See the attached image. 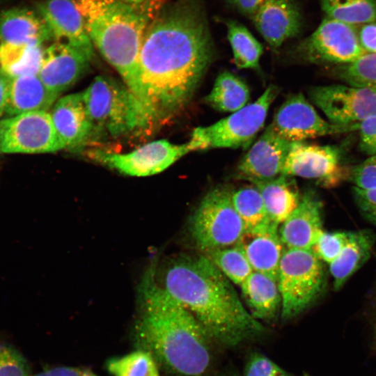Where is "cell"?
Returning <instances> with one entry per match:
<instances>
[{
  "mask_svg": "<svg viewBox=\"0 0 376 376\" xmlns=\"http://www.w3.org/2000/svg\"><path fill=\"white\" fill-rule=\"evenodd\" d=\"M288 176L280 175L269 180H251L258 189L269 219L281 224L297 206V191Z\"/></svg>",
  "mask_w": 376,
  "mask_h": 376,
  "instance_id": "obj_26",
  "label": "cell"
},
{
  "mask_svg": "<svg viewBox=\"0 0 376 376\" xmlns=\"http://www.w3.org/2000/svg\"><path fill=\"white\" fill-rule=\"evenodd\" d=\"M260 35L274 49L298 34L301 15L292 0H265L251 17Z\"/></svg>",
  "mask_w": 376,
  "mask_h": 376,
  "instance_id": "obj_19",
  "label": "cell"
},
{
  "mask_svg": "<svg viewBox=\"0 0 376 376\" xmlns=\"http://www.w3.org/2000/svg\"><path fill=\"white\" fill-rule=\"evenodd\" d=\"M214 53L199 0L162 7L147 27L139 59L141 104L148 123L168 119L187 105Z\"/></svg>",
  "mask_w": 376,
  "mask_h": 376,
  "instance_id": "obj_1",
  "label": "cell"
},
{
  "mask_svg": "<svg viewBox=\"0 0 376 376\" xmlns=\"http://www.w3.org/2000/svg\"><path fill=\"white\" fill-rule=\"evenodd\" d=\"M50 114L65 148H81L92 139V125L81 93L69 94L57 100Z\"/></svg>",
  "mask_w": 376,
  "mask_h": 376,
  "instance_id": "obj_21",
  "label": "cell"
},
{
  "mask_svg": "<svg viewBox=\"0 0 376 376\" xmlns=\"http://www.w3.org/2000/svg\"><path fill=\"white\" fill-rule=\"evenodd\" d=\"M358 123L338 125L326 121L301 93H297L285 100L269 126L278 136L292 143L357 131Z\"/></svg>",
  "mask_w": 376,
  "mask_h": 376,
  "instance_id": "obj_11",
  "label": "cell"
},
{
  "mask_svg": "<svg viewBox=\"0 0 376 376\" xmlns=\"http://www.w3.org/2000/svg\"><path fill=\"white\" fill-rule=\"evenodd\" d=\"M375 242V236L369 230L350 232L348 242L329 265L335 290H340L366 262L370 256Z\"/></svg>",
  "mask_w": 376,
  "mask_h": 376,
  "instance_id": "obj_24",
  "label": "cell"
},
{
  "mask_svg": "<svg viewBox=\"0 0 376 376\" xmlns=\"http://www.w3.org/2000/svg\"><path fill=\"white\" fill-rule=\"evenodd\" d=\"M1 43H2V42H1V38H0V47H1Z\"/></svg>",
  "mask_w": 376,
  "mask_h": 376,
  "instance_id": "obj_47",
  "label": "cell"
},
{
  "mask_svg": "<svg viewBox=\"0 0 376 376\" xmlns=\"http://www.w3.org/2000/svg\"><path fill=\"white\" fill-rule=\"evenodd\" d=\"M227 38L231 46L235 65L242 69L260 68L263 52L262 45L241 23L230 19L226 22Z\"/></svg>",
  "mask_w": 376,
  "mask_h": 376,
  "instance_id": "obj_29",
  "label": "cell"
},
{
  "mask_svg": "<svg viewBox=\"0 0 376 376\" xmlns=\"http://www.w3.org/2000/svg\"><path fill=\"white\" fill-rule=\"evenodd\" d=\"M299 52L313 63L341 65L352 63L368 53L354 26L327 17L301 43Z\"/></svg>",
  "mask_w": 376,
  "mask_h": 376,
  "instance_id": "obj_10",
  "label": "cell"
},
{
  "mask_svg": "<svg viewBox=\"0 0 376 376\" xmlns=\"http://www.w3.org/2000/svg\"><path fill=\"white\" fill-rule=\"evenodd\" d=\"M355 203L366 219L376 226V188L353 187Z\"/></svg>",
  "mask_w": 376,
  "mask_h": 376,
  "instance_id": "obj_39",
  "label": "cell"
},
{
  "mask_svg": "<svg viewBox=\"0 0 376 376\" xmlns=\"http://www.w3.org/2000/svg\"><path fill=\"white\" fill-rule=\"evenodd\" d=\"M350 232H323L312 248L316 256L330 264L340 253L349 240Z\"/></svg>",
  "mask_w": 376,
  "mask_h": 376,
  "instance_id": "obj_35",
  "label": "cell"
},
{
  "mask_svg": "<svg viewBox=\"0 0 376 376\" xmlns=\"http://www.w3.org/2000/svg\"><path fill=\"white\" fill-rule=\"evenodd\" d=\"M342 152L338 146L292 142L281 175L317 179L331 186L343 179Z\"/></svg>",
  "mask_w": 376,
  "mask_h": 376,
  "instance_id": "obj_14",
  "label": "cell"
},
{
  "mask_svg": "<svg viewBox=\"0 0 376 376\" xmlns=\"http://www.w3.org/2000/svg\"><path fill=\"white\" fill-rule=\"evenodd\" d=\"M38 10L56 42L70 45L89 60L93 58V42L72 0H46L38 4Z\"/></svg>",
  "mask_w": 376,
  "mask_h": 376,
  "instance_id": "obj_15",
  "label": "cell"
},
{
  "mask_svg": "<svg viewBox=\"0 0 376 376\" xmlns=\"http://www.w3.org/2000/svg\"><path fill=\"white\" fill-rule=\"evenodd\" d=\"M89 61L76 49L56 41L45 48L38 75L48 89L60 95L81 77Z\"/></svg>",
  "mask_w": 376,
  "mask_h": 376,
  "instance_id": "obj_18",
  "label": "cell"
},
{
  "mask_svg": "<svg viewBox=\"0 0 376 376\" xmlns=\"http://www.w3.org/2000/svg\"><path fill=\"white\" fill-rule=\"evenodd\" d=\"M278 93V88L269 85L254 102L211 125L195 128L188 141L191 150L246 149L263 127L268 109Z\"/></svg>",
  "mask_w": 376,
  "mask_h": 376,
  "instance_id": "obj_7",
  "label": "cell"
},
{
  "mask_svg": "<svg viewBox=\"0 0 376 376\" xmlns=\"http://www.w3.org/2000/svg\"><path fill=\"white\" fill-rule=\"evenodd\" d=\"M189 231L196 246L205 252L236 244L245 226L234 207L232 192L224 187L208 191L191 218Z\"/></svg>",
  "mask_w": 376,
  "mask_h": 376,
  "instance_id": "obj_8",
  "label": "cell"
},
{
  "mask_svg": "<svg viewBox=\"0 0 376 376\" xmlns=\"http://www.w3.org/2000/svg\"><path fill=\"white\" fill-rule=\"evenodd\" d=\"M113 376H159L158 364L148 352L139 350L113 357L107 363Z\"/></svg>",
  "mask_w": 376,
  "mask_h": 376,
  "instance_id": "obj_33",
  "label": "cell"
},
{
  "mask_svg": "<svg viewBox=\"0 0 376 376\" xmlns=\"http://www.w3.org/2000/svg\"><path fill=\"white\" fill-rule=\"evenodd\" d=\"M357 131L360 150L369 156L376 155V116L359 122Z\"/></svg>",
  "mask_w": 376,
  "mask_h": 376,
  "instance_id": "obj_40",
  "label": "cell"
},
{
  "mask_svg": "<svg viewBox=\"0 0 376 376\" xmlns=\"http://www.w3.org/2000/svg\"><path fill=\"white\" fill-rule=\"evenodd\" d=\"M72 1L93 45L120 74L141 104V48L149 23L165 3L159 0L140 3L121 0Z\"/></svg>",
  "mask_w": 376,
  "mask_h": 376,
  "instance_id": "obj_4",
  "label": "cell"
},
{
  "mask_svg": "<svg viewBox=\"0 0 376 376\" xmlns=\"http://www.w3.org/2000/svg\"><path fill=\"white\" fill-rule=\"evenodd\" d=\"M236 244L244 252L253 271L277 281L283 253L278 224L270 221L258 228L245 230Z\"/></svg>",
  "mask_w": 376,
  "mask_h": 376,
  "instance_id": "obj_20",
  "label": "cell"
},
{
  "mask_svg": "<svg viewBox=\"0 0 376 376\" xmlns=\"http://www.w3.org/2000/svg\"><path fill=\"white\" fill-rule=\"evenodd\" d=\"M162 284L196 317L211 340L222 345L235 347L265 332L231 281L206 255L172 259L164 270Z\"/></svg>",
  "mask_w": 376,
  "mask_h": 376,
  "instance_id": "obj_2",
  "label": "cell"
},
{
  "mask_svg": "<svg viewBox=\"0 0 376 376\" xmlns=\"http://www.w3.org/2000/svg\"><path fill=\"white\" fill-rule=\"evenodd\" d=\"M232 199L244 224L245 230L258 228L272 221L268 217L262 196L253 185L232 192Z\"/></svg>",
  "mask_w": 376,
  "mask_h": 376,
  "instance_id": "obj_31",
  "label": "cell"
},
{
  "mask_svg": "<svg viewBox=\"0 0 376 376\" xmlns=\"http://www.w3.org/2000/svg\"><path fill=\"white\" fill-rule=\"evenodd\" d=\"M59 95L43 84L38 75L8 78V92L5 113L13 116L36 111H47Z\"/></svg>",
  "mask_w": 376,
  "mask_h": 376,
  "instance_id": "obj_23",
  "label": "cell"
},
{
  "mask_svg": "<svg viewBox=\"0 0 376 376\" xmlns=\"http://www.w3.org/2000/svg\"><path fill=\"white\" fill-rule=\"evenodd\" d=\"M191 151L188 142L174 144L162 139L127 153L118 154L97 149L91 151L89 156L123 174L143 177L161 173Z\"/></svg>",
  "mask_w": 376,
  "mask_h": 376,
  "instance_id": "obj_12",
  "label": "cell"
},
{
  "mask_svg": "<svg viewBox=\"0 0 376 376\" xmlns=\"http://www.w3.org/2000/svg\"><path fill=\"white\" fill-rule=\"evenodd\" d=\"M249 99V90L244 81L225 70L216 78L205 102L219 111L235 112L247 105Z\"/></svg>",
  "mask_w": 376,
  "mask_h": 376,
  "instance_id": "obj_28",
  "label": "cell"
},
{
  "mask_svg": "<svg viewBox=\"0 0 376 376\" xmlns=\"http://www.w3.org/2000/svg\"><path fill=\"white\" fill-rule=\"evenodd\" d=\"M234 8L244 15L252 17L265 0H226Z\"/></svg>",
  "mask_w": 376,
  "mask_h": 376,
  "instance_id": "obj_43",
  "label": "cell"
},
{
  "mask_svg": "<svg viewBox=\"0 0 376 376\" xmlns=\"http://www.w3.org/2000/svg\"><path fill=\"white\" fill-rule=\"evenodd\" d=\"M30 376H97L91 370L74 367H57Z\"/></svg>",
  "mask_w": 376,
  "mask_h": 376,
  "instance_id": "obj_42",
  "label": "cell"
},
{
  "mask_svg": "<svg viewBox=\"0 0 376 376\" xmlns=\"http://www.w3.org/2000/svg\"><path fill=\"white\" fill-rule=\"evenodd\" d=\"M327 17L351 25L376 22V0H320Z\"/></svg>",
  "mask_w": 376,
  "mask_h": 376,
  "instance_id": "obj_30",
  "label": "cell"
},
{
  "mask_svg": "<svg viewBox=\"0 0 376 376\" xmlns=\"http://www.w3.org/2000/svg\"><path fill=\"white\" fill-rule=\"evenodd\" d=\"M27 360L11 345L0 343V376H30Z\"/></svg>",
  "mask_w": 376,
  "mask_h": 376,
  "instance_id": "obj_36",
  "label": "cell"
},
{
  "mask_svg": "<svg viewBox=\"0 0 376 376\" xmlns=\"http://www.w3.org/2000/svg\"><path fill=\"white\" fill-rule=\"evenodd\" d=\"M52 38L45 20L31 10L13 8L0 15L2 43L43 45Z\"/></svg>",
  "mask_w": 376,
  "mask_h": 376,
  "instance_id": "obj_22",
  "label": "cell"
},
{
  "mask_svg": "<svg viewBox=\"0 0 376 376\" xmlns=\"http://www.w3.org/2000/svg\"><path fill=\"white\" fill-rule=\"evenodd\" d=\"M358 33L363 49L368 53L376 54V23L363 24Z\"/></svg>",
  "mask_w": 376,
  "mask_h": 376,
  "instance_id": "obj_41",
  "label": "cell"
},
{
  "mask_svg": "<svg viewBox=\"0 0 376 376\" xmlns=\"http://www.w3.org/2000/svg\"><path fill=\"white\" fill-rule=\"evenodd\" d=\"M1 1V0H0V1Z\"/></svg>",
  "mask_w": 376,
  "mask_h": 376,
  "instance_id": "obj_49",
  "label": "cell"
},
{
  "mask_svg": "<svg viewBox=\"0 0 376 376\" xmlns=\"http://www.w3.org/2000/svg\"><path fill=\"white\" fill-rule=\"evenodd\" d=\"M92 125V137L118 136L148 125L143 108L126 85L107 76H97L82 93Z\"/></svg>",
  "mask_w": 376,
  "mask_h": 376,
  "instance_id": "obj_5",
  "label": "cell"
},
{
  "mask_svg": "<svg viewBox=\"0 0 376 376\" xmlns=\"http://www.w3.org/2000/svg\"><path fill=\"white\" fill-rule=\"evenodd\" d=\"M44 51L43 45L1 43L0 74L8 78L38 75Z\"/></svg>",
  "mask_w": 376,
  "mask_h": 376,
  "instance_id": "obj_27",
  "label": "cell"
},
{
  "mask_svg": "<svg viewBox=\"0 0 376 376\" xmlns=\"http://www.w3.org/2000/svg\"><path fill=\"white\" fill-rule=\"evenodd\" d=\"M338 76L347 85L376 91V54L366 53L357 61L338 68Z\"/></svg>",
  "mask_w": 376,
  "mask_h": 376,
  "instance_id": "obj_34",
  "label": "cell"
},
{
  "mask_svg": "<svg viewBox=\"0 0 376 376\" xmlns=\"http://www.w3.org/2000/svg\"><path fill=\"white\" fill-rule=\"evenodd\" d=\"M350 175L356 187L364 189L376 188V155L370 156L354 166Z\"/></svg>",
  "mask_w": 376,
  "mask_h": 376,
  "instance_id": "obj_38",
  "label": "cell"
},
{
  "mask_svg": "<svg viewBox=\"0 0 376 376\" xmlns=\"http://www.w3.org/2000/svg\"><path fill=\"white\" fill-rule=\"evenodd\" d=\"M65 149L50 112L36 111L0 120V153H44Z\"/></svg>",
  "mask_w": 376,
  "mask_h": 376,
  "instance_id": "obj_9",
  "label": "cell"
},
{
  "mask_svg": "<svg viewBox=\"0 0 376 376\" xmlns=\"http://www.w3.org/2000/svg\"><path fill=\"white\" fill-rule=\"evenodd\" d=\"M269 125L244 155L237 166L239 175L251 180H265L281 175L290 148Z\"/></svg>",
  "mask_w": 376,
  "mask_h": 376,
  "instance_id": "obj_16",
  "label": "cell"
},
{
  "mask_svg": "<svg viewBox=\"0 0 376 376\" xmlns=\"http://www.w3.org/2000/svg\"><path fill=\"white\" fill-rule=\"evenodd\" d=\"M228 376H237V375H228Z\"/></svg>",
  "mask_w": 376,
  "mask_h": 376,
  "instance_id": "obj_48",
  "label": "cell"
},
{
  "mask_svg": "<svg viewBox=\"0 0 376 376\" xmlns=\"http://www.w3.org/2000/svg\"><path fill=\"white\" fill-rule=\"evenodd\" d=\"M206 253L219 269L232 283L240 286L253 272L244 252L237 244Z\"/></svg>",
  "mask_w": 376,
  "mask_h": 376,
  "instance_id": "obj_32",
  "label": "cell"
},
{
  "mask_svg": "<svg viewBox=\"0 0 376 376\" xmlns=\"http://www.w3.org/2000/svg\"><path fill=\"white\" fill-rule=\"evenodd\" d=\"M8 92V78L0 74V118L5 112Z\"/></svg>",
  "mask_w": 376,
  "mask_h": 376,
  "instance_id": "obj_44",
  "label": "cell"
},
{
  "mask_svg": "<svg viewBox=\"0 0 376 376\" xmlns=\"http://www.w3.org/2000/svg\"><path fill=\"white\" fill-rule=\"evenodd\" d=\"M277 284L281 295V316L287 320L312 305L323 292L326 272L322 261L312 249L284 251Z\"/></svg>",
  "mask_w": 376,
  "mask_h": 376,
  "instance_id": "obj_6",
  "label": "cell"
},
{
  "mask_svg": "<svg viewBox=\"0 0 376 376\" xmlns=\"http://www.w3.org/2000/svg\"><path fill=\"white\" fill-rule=\"evenodd\" d=\"M121 1L127 2V3H140L146 0H121Z\"/></svg>",
  "mask_w": 376,
  "mask_h": 376,
  "instance_id": "obj_45",
  "label": "cell"
},
{
  "mask_svg": "<svg viewBox=\"0 0 376 376\" xmlns=\"http://www.w3.org/2000/svg\"><path fill=\"white\" fill-rule=\"evenodd\" d=\"M279 231L287 249H312L324 232L322 204L314 192L308 191L303 195Z\"/></svg>",
  "mask_w": 376,
  "mask_h": 376,
  "instance_id": "obj_17",
  "label": "cell"
},
{
  "mask_svg": "<svg viewBox=\"0 0 376 376\" xmlns=\"http://www.w3.org/2000/svg\"><path fill=\"white\" fill-rule=\"evenodd\" d=\"M251 314L258 320H271L281 309L277 281L253 271L240 285Z\"/></svg>",
  "mask_w": 376,
  "mask_h": 376,
  "instance_id": "obj_25",
  "label": "cell"
},
{
  "mask_svg": "<svg viewBox=\"0 0 376 376\" xmlns=\"http://www.w3.org/2000/svg\"><path fill=\"white\" fill-rule=\"evenodd\" d=\"M308 95L334 124L356 123L376 116V91L370 88L340 84L320 86L311 88Z\"/></svg>",
  "mask_w": 376,
  "mask_h": 376,
  "instance_id": "obj_13",
  "label": "cell"
},
{
  "mask_svg": "<svg viewBox=\"0 0 376 376\" xmlns=\"http://www.w3.org/2000/svg\"><path fill=\"white\" fill-rule=\"evenodd\" d=\"M139 295L134 331L138 349L175 376H204L212 361L211 338L196 317L157 283L154 264L144 274Z\"/></svg>",
  "mask_w": 376,
  "mask_h": 376,
  "instance_id": "obj_3",
  "label": "cell"
},
{
  "mask_svg": "<svg viewBox=\"0 0 376 376\" xmlns=\"http://www.w3.org/2000/svg\"><path fill=\"white\" fill-rule=\"evenodd\" d=\"M374 332H375V338L376 340V324L375 325V331Z\"/></svg>",
  "mask_w": 376,
  "mask_h": 376,
  "instance_id": "obj_46",
  "label": "cell"
},
{
  "mask_svg": "<svg viewBox=\"0 0 376 376\" xmlns=\"http://www.w3.org/2000/svg\"><path fill=\"white\" fill-rule=\"evenodd\" d=\"M244 376H290L270 359L260 353L252 354L246 364Z\"/></svg>",
  "mask_w": 376,
  "mask_h": 376,
  "instance_id": "obj_37",
  "label": "cell"
}]
</instances>
